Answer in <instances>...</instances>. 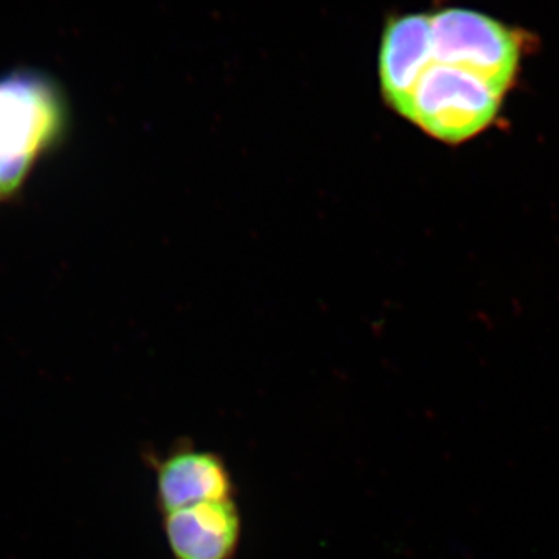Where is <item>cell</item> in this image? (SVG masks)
Returning a JSON list of instances; mask_svg holds the SVG:
<instances>
[{
	"mask_svg": "<svg viewBox=\"0 0 559 559\" xmlns=\"http://www.w3.org/2000/svg\"><path fill=\"white\" fill-rule=\"evenodd\" d=\"M150 460L160 514L209 500L237 498L234 476L218 452L183 443Z\"/></svg>",
	"mask_w": 559,
	"mask_h": 559,
	"instance_id": "4",
	"label": "cell"
},
{
	"mask_svg": "<svg viewBox=\"0 0 559 559\" xmlns=\"http://www.w3.org/2000/svg\"><path fill=\"white\" fill-rule=\"evenodd\" d=\"M433 60L474 73L503 94L521 64V40L495 17L466 9L430 14Z\"/></svg>",
	"mask_w": 559,
	"mask_h": 559,
	"instance_id": "3",
	"label": "cell"
},
{
	"mask_svg": "<svg viewBox=\"0 0 559 559\" xmlns=\"http://www.w3.org/2000/svg\"><path fill=\"white\" fill-rule=\"evenodd\" d=\"M503 97L480 76L433 62L415 87L404 119L430 138L457 145L495 123Z\"/></svg>",
	"mask_w": 559,
	"mask_h": 559,
	"instance_id": "2",
	"label": "cell"
},
{
	"mask_svg": "<svg viewBox=\"0 0 559 559\" xmlns=\"http://www.w3.org/2000/svg\"><path fill=\"white\" fill-rule=\"evenodd\" d=\"M433 62L430 14H404L389 22L380 49V81L390 108L406 116L415 87Z\"/></svg>",
	"mask_w": 559,
	"mask_h": 559,
	"instance_id": "6",
	"label": "cell"
},
{
	"mask_svg": "<svg viewBox=\"0 0 559 559\" xmlns=\"http://www.w3.org/2000/svg\"><path fill=\"white\" fill-rule=\"evenodd\" d=\"M173 559H237L242 518L237 498L209 500L162 513Z\"/></svg>",
	"mask_w": 559,
	"mask_h": 559,
	"instance_id": "5",
	"label": "cell"
},
{
	"mask_svg": "<svg viewBox=\"0 0 559 559\" xmlns=\"http://www.w3.org/2000/svg\"><path fill=\"white\" fill-rule=\"evenodd\" d=\"M72 127L68 95L39 69L0 73V205L27 186L40 162L62 148Z\"/></svg>",
	"mask_w": 559,
	"mask_h": 559,
	"instance_id": "1",
	"label": "cell"
}]
</instances>
